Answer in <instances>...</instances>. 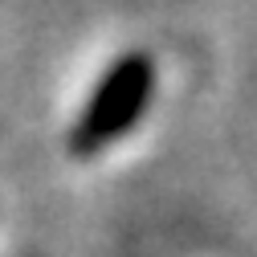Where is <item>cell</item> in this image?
<instances>
[{
  "mask_svg": "<svg viewBox=\"0 0 257 257\" xmlns=\"http://www.w3.org/2000/svg\"><path fill=\"white\" fill-rule=\"evenodd\" d=\"M147 98H151V61L143 53L122 57L110 70V78L98 86L94 102L86 106V114L78 122V135H74V147L78 151H94V147L118 139L126 126L143 114Z\"/></svg>",
  "mask_w": 257,
  "mask_h": 257,
  "instance_id": "1",
  "label": "cell"
}]
</instances>
